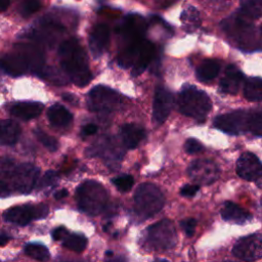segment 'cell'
<instances>
[{
    "label": "cell",
    "instance_id": "obj_1",
    "mask_svg": "<svg viewBox=\"0 0 262 262\" xmlns=\"http://www.w3.org/2000/svg\"><path fill=\"white\" fill-rule=\"evenodd\" d=\"M60 63L74 84L79 87L86 86L92 79L88 67L87 55L75 38L63 41L59 46Z\"/></svg>",
    "mask_w": 262,
    "mask_h": 262
},
{
    "label": "cell",
    "instance_id": "obj_2",
    "mask_svg": "<svg viewBox=\"0 0 262 262\" xmlns=\"http://www.w3.org/2000/svg\"><path fill=\"white\" fill-rule=\"evenodd\" d=\"M177 242L176 229L172 221L163 219L142 231L139 244L146 251L163 252L172 249Z\"/></svg>",
    "mask_w": 262,
    "mask_h": 262
},
{
    "label": "cell",
    "instance_id": "obj_3",
    "mask_svg": "<svg viewBox=\"0 0 262 262\" xmlns=\"http://www.w3.org/2000/svg\"><path fill=\"white\" fill-rule=\"evenodd\" d=\"M107 191L96 181L87 180L81 183L76 190V201L79 209L89 215H98L107 203Z\"/></svg>",
    "mask_w": 262,
    "mask_h": 262
},
{
    "label": "cell",
    "instance_id": "obj_4",
    "mask_svg": "<svg viewBox=\"0 0 262 262\" xmlns=\"http://www.w3.org/2000/svg\"><path fill=\"white\" fill-rule=\"evenodd\" d=\"M177 106L182 115L196 120H203L211 111L212 102L204 91L194 86H186L178 95Z\"/></svg>",
    "mask_w": 262,
    "mask_h": 262
},
{
    "label": "cell",
    "instance_id": "obj_5",
    "mask_svg": "<svg viewBox=\"0 0 262 262\" xmlns=\"http://www.w3.org/2000/svg\"><path fill=\"white\" fill-rule=\"evenodd\" d=\"M165 204L161 189L152 183L140 184L134 194V208L137 216L147 219L159 213Z\"/></svg>",
    "mask_w": 262,
    "mask_h": 262
},
{
    "label": "cell",
    "instance_id": "obj_6",
    "mask_svg": "<svg viewBox=\"0 0 262 262\" xmlns=\"http://www.w3.org/2000/svg\"><path fill=\"white\" fill-rule=\"evenodd\" d=\"M222 28L228 37L239 48L245 50H255L259 46V39L255 29L248 19L241 15L231 16L222 23Z\"/></svg>",
    "mask_w": 262,
    "mask_h": 262
},
{
    "label": "cell",
    "instance_id": "obj_7",
    "mask_svg": "<svg viewBox=\"0 0 262 262\" xmlns=\"http://www.w3.org/2000/svg\"><path fill=\"white\" fill-rule=\"evenodd\" d=\"M154 45L144 39L130 43L119 55L122 67H131L134 75H139L148 66L154 56Z\"/></svg>",
    "mask_w": 262,
    "mask_h": 262
},
{
    "label": "cell",
    "instance_id": "obj_8",
    "mask_svg": "<svg viewBox=\"0 0 262 262\" xmlns=\"http://www.w3.org/2000/svg\"><path fill=\"white\" fill-rule=\"evenodd\" d=\"M120 94L105 86H96L88 94V107L92 112L112 113L121 105Z\"/></svg>",
    "mask_w": 262,
    "mask_h": 262
},
{
    "label": "cell",
    "instance_id": "obj_9",
    "mask_svg": "<svg viewBox=\"0 0 262 262\" xmlns=\"http://www.w3.org/2000/svg\"><path fill=\"white\" fill-rule=\"evenodd\" d=\"M48 212L49 208L45 204H26L6 210L3 217L8 222L17 225H27L34 220L45 218L48 215Z\"/></svg>",
    "mask_w": 262,
    "mask_h": 262
},
{
    "label": "cell",
    "instance_id": "obj_10",
    "mask_svg": "<svg viewBox=\"0 0 262 262\" xmlns=\"http://www.w3.org/2000/svg\"><path fill=\"white\" fill-rule=\"evenodd\" d=\"M214 127L232 135L249 132V112L234 111L215 118Z\"/></svg>",
    "mask_w": 262,
    "mask_h": 262
},
{
    "label": "cell",
    "instance_id": "obj_11",
    "mask_svg": "<svg viewBox=\"0 0 262 262\" xmlns=\"http://www.w3.org/2000/svg\"><path fill=\"white\" fill-rule=\"evenodd\" d=\"M91 155L102 158L111 167H117L123 159L124 148L116 138L104 136L93 145Z\"/></svg>",
    "mask_w": 262,
    "mask_h": 262
},
{
    "label": "cell",
    "instance_id": "obj_12",
    "mask_svg": "<svg viewBox=\"0 0 262 262\" xmlns=\"http://www.w3.org/2000/svg\"><path fill=\"white\" fill-rule=\"evenodd\" d=\"M189 178L196 184L208 185L213 183L219 176V168L212 160H195L187 169Z\"/></svg>",
    "mask_w": 262,
    "mask_h": 262
},
{
    "label": "cell",
    "instance_id": "obj_13",
    "mask_svg": "<svg viewBox=\"0 0 262 262\" xmlns=\"http://www.w3.org/2000/svg\"><path fill=\"white\" fill-rule=\"evenodd\" d=\"M232 254L247 262L260 259L262 257V235L256 233L239 238L232 247Z\"/></svg>",
    "mask_w": 262,
    "mask_h": 262
},
{
    "label": "cell",
    "instance_id": "obj_14",
    "mask_svg": "<svg viewBox=\"0 0 262 262\" xmlns=\"http://www.w3.org/2000/svg\"><path fill=\"white\" fill-rule=\"evenodd\" d=\"M236 173L245 180L255 181L262 177V163L254 154L246 151L237 159Z\"/></svg>",
    "mask_w": 262,
    "mask_h": 262
},
{
    "label": "cell",
    "instance_id": "obj_15",
    "mask_svg": "<svg viewBox=\"0 0 262 262\" xmlns=\"http://www.w3.org/2000/svg\"><path fill=\"white\" fill-rule=\"evenodd\" d=\"M39 173V169L32 164H18L14 182V191L26 194L31 192L38 180Z\"/></svg>",
    "mask_w": 262,
    "mask_h": 262
},
{
    "label": "cell",
    "instance_id": "obj_16",
    "mask_svg": "<svg viewBox=\"0 0 262 262\" xmlns=\"http://www.w3.org/2000/svg\"><path fill=\"white\" fill-rule=\"evenodd\" d=\"M31 72H41L44 64V55L42 50L36 45L30 43H17L13 46Z\"/></svg>",
    "mask_w": 262,
    "mask_h": 262
},
{
    "label": "cell",
    "instance_id": "obj_17",
    "mask_svg": "<svg viewBox=\"0 0 262 262\" xmlns=\"http://www.w3.org/2000/svg\"><path fill=\"white\" fill-rule=\"evenodd\" d=\"M173 104L171 93L164 87H158L152 101V119L157 125H161L170 115Z\"/></svg>",
    "mask_w": 262,
    "mask_h": 262
},
{
    "label": "cell",
    "instance_id": "obj_18",
    "mask_svg": "<svg viewBox=\"0 0 262 262\" xmlns=\"http://www.w3.org/2000/svg\"><path fill=\"white\" fill-rule=\"evenodd\" d=\"M146 30V24L144 19L138 15H129L123 23L120 34L128 44L143 39V35Z\"/></svg>",
    "mask_w": 262,
    "mask_h": 262
},
{
    "label": "cell",
    "instance_id": "obj_19",
    "mask_svg": "<svg viewBox=\"0 0 262 262\" xmlns=\"http://www.w3.org/2000/svg\"><path fill=\"white\" fill-rule=\"evenodd\" d=\"M110 40V29L104 24L96 25L89 37V46L94 57H99L105 50Z\"/></svg>",
    "mask_w": 262,
    "mask_h": 262
},
{
    "label": "cell",
    "instance_id": "obj_20",
    "mask_svg": "<svg viewBox=\"0 0 262 262\" xmlns=\"http://www.w3.org/2000/svg\"><path fill=\"white\" fill-rule=\"evenodd\" d=\"M120 137L126 148H135L145 137L144 129L137 124H125L120 129Z\"/></svg>",
    "mask_w": 262,
    "mask_h": 262
},
{
    "label": "cell",
    "instance_id": "obj_21",
    "mask_svg": "<svg viewBox=\"0 0 262 262\" xmlns=\"http://www.w3.org/2000/svg\"><path fill=\"white\" fill-rule=\"evenodd\" d=\"M0 69L8 75L14 77L21 76L29 72L26 63L15 50H12L0 58Z\"/></svg>",
    "mask_w": 262,
    "mask_h": 262
},
{
    "label": "cell",
    "instance_id": "obj_22",
    "mask_svg": "<svg viewBox=\"0 0 262 262\" xmlns=\"http://www.w3.org/2000/svg\"><path fill=\"white\" fill-rule=\"evenodd\" d=\"M18 164L8 158H0V186L9 193L14 191V182Z\"/></svg>",
    "mask_w": 262,
    "mask_h": 262
},
{
    "label": "cell",
    "instance_id": "obj_23",
    "mask_svg": "<svg viewBox=\"0 0 262 262\" xmlns=\"http://www.w3.org/2000/svg\"><path fill=\"white\" fill-rule=\"evenodd\" d=\"M243 81V74L235 66H228L224 77L220 81V89L228 94H235Z\"/></svg>",
    "mask_w": 262,
    "mask_h": 262
},
{
    "label": "cell",
    "instance_id": "obj_24",
    "mask_svg": "<svg viewBox=\"0 0 262 262\" xmlns=\"http://www.w3.org/2000/svg\"><path fill=\"white\" fill-rule=\"evenodd\" d=\"M43 111V104L40 102H17L10 107V114L20 120H31L38 117Z\"/></svg>",
    "mask_w": 262,
    "mask_h": 262
},
{
    "label": "cell",
    "instance_id": "obj_25",
    "mask_svg": "<svg viewBox=\"0 0 262 262\" xmlns=\"http://www.w3.org/2000/svg\"><path fill=\"white\" fill-rule=\"evenodd\" d=\"M221 216L224 220L236 224H244L251 220L252 215L232 202H226L221 209Z\"/></svg>",
    "mask_w": 262,
    "mask_h": 262
},
{
    "label": "cell",
    "instance_id": "obj_26",
    "mask_svg": "<svg viewBox=\"0 0 262 262\" xmlns=\"http://www.w3.org/2000/svg\"><path fill=\"white\" fill-rule=\"evenodd\" d=\"M20 127L12 120H3L0 122V144L13 145L19 138Z\"/></svg>",
    "mask_w": 262,
    "mask_h": 262
},
{
    "label": "cell",
    "instance_id": "obj_27",
    "mask_svg": "<svg viewBox=\"0 0 262 262\" xmlns=\"http://www.w3.org/2000/svg\"><path fill=\"white\" fill-rule=\"evenodd\" d=\"M47 117L50 124L57 128L68 127L73 121L72 114L61 104H53L50 106Z\"/></svg>",
    "mask_w": 262,
    "mask_h": 262
},
{
    "label": "cell",
    "instance_id": "obj_28",
    "mask_svg": "<svg viewBox=\"0 0 262 262\" xmlns=\"http://www.w3.org/2000/svg\"><path fill=\"white\" fill-rule=\"evenodd\" d=\"M220 71V63L216 59H205L196 70V77L200 81L208 82L213 80Z\"/></svg>",
    "mask_w": 262,
    "mask_h": 262
},
{
    "label": "cell",
    "instance_id": "obj_29",
    "mask_svg": "<svg viewBox=\"0 0 262 262\" xmlns=\"http://www.w3.org/2000/svg\"><path fill=\"white\" fill-rule=\"evenodd\" d=\"M244 95L250 101L262 100V79L257 77L249 78L244 86Z\"/></svg>",
    "mask_w": 262,
    "mask_h": 262
},
{
    "label": "cell",
    "instance_id": "obj_30",
    "mask_svg": "<svg viewBox=\"0 0 262 262\" xmlns=\"http://www.w3.org/2000/svg\"><path fill=\"white\" fill-rule=\"evenodd\" d=\"M239 15L246 19H256L262 16V0H249L242 5Z\"/></svg>",
    "mask_w": 262,
    "mask_h": 262
},
{
    "label": "cell",
    "instance_id": "obj_31",
    "mask_svg": "<svg viewBox=\"0 0 262 262\" xmlns=\"http://www.w3.org/2000/svg\"><path fill=\"white\" fill-rule=\"evenodd\" d=\"M25 253L27 256L39 261L47 262L50 257L48 249L41 244H29L25 247Z\"/></svg>",
    "mask_w": 262,
    "mask_h": 262
},
{
    "label": "cell",
    "instance_id": "obj_32",
    "mask_svg": "<svg viewBox=\"0 0 262 262\" xmlns=\"http://www.w3.org/2000/svg\"><path fill=\"white\" fill-rule=\"evenodd\" d=\"M62 245L71 251L81 253L85 250V248L87 246V238L83 234L73 233V234L67 235L63 238Z\"/></svg>",
    "mask_w": 262,
    "mask_h": 262
},
{
    "label": "cell",
    "instance_id": "obj_33",
    "mask_svg": "<svg viewBox=\"0 0 262 262\" xmlns=\"http://www.w3.org/2000/svg\"><path fill=\"white\" fill-rule=\"evenodd\" d=\"M249 132L262 136V108L249 112Z\"/></svg>",
    "mask_w": 262,
    "mask_h": 262
},
{
    "label": "cell",
    "instance_id": "obj_34",
    "mask_svg": "<svg viewBox=\"0 0 262 262\" xmlns=\"http://www.w3.org/2000/svg\"><path fill=\"white\" fill-rule=\"evenodd\" d=\"M181 20L183 21L186 30L191 31L194 30L199 25H200V16L199 12L194 7H188L184 12L182 13Z\"/></svg>",
    "mask_w": 262,
    "mask_h": 262
},
{
    "label": "cell",
    "instance_id": "obj_35",
    "mask_svg": "<svg viewBox=\"0 0 262 262\" xmlns=\"http://www.w3.org/2000/svg\"><path fill=\"white\" fill-rule=\"evenodd\" d=\"M34 134L37 137V139L50 151H55L58 148V142L57 140L48 135L47 133H45L44 131L40 130V129H35L34 130Z\"/></svg>",
    "mask_w": 262,
    "mask_h": 262
},
{
    "label": "cell",
    "instance_id": "obj_36",
    "mask_svg": "<svg viewBox=\"0 0 262 262\" xmlns=\"http://www.w3.org/2000/svg\"><path fill=\"white\" fill-rule=\"evenodd\" d=\"M112 182L117 187V189H119L122 192H127L132 188L134 184V179L131 175L123 174L113 178Z\"/></svg>",
    "mask_w": 262,
    "mask_h": 262
},
{
    "label": "cell",
    "instance_id": "obj_37",
    "mask_svg": "<svg viewBox=\"0 0 262 262\" xmlns=\"http://www.w3.org/2000/svg\"><path fill=\"white\" fill-rule=\"evenodd\" d=\"M41 7L39 0H24L19 6V12L23 16H30L37 12Z\"/></svg>",
    "mask_w": 262,
    "mask_h": 262
},
{
    "label": "cell",
    "instance_id": "obj_38",
    "mask_svg": "<svg viewBox=\"0 0 262 262\" xmlns=\"http://www.w3.org/2000/svg\"><path fill=\"white\" fill-rule=\"evenodd\" d=\"M184 149L187 154L192 155V154H196V152L202 151L204 149V147H203L202 143L199 140H196L194 138H189L184 143Z\"/></svg>",
    "mask_w": 262,
    "mask_h": 262
},
{
    "label": "cell",
    "instance_id": "obj_39",
    "mask_svg": "<svg viewBox=\"0 0 262 262\" xmlns=\"http://www.w3.org/2000/svg\"><path fill=\"white\" fill-rule=\"evenodd\" d=\"M181 227L187 236H192L196 227V220L193 218H187L181 221Z\"/></svg>",
    "mask_w": 262,
    "mask_h": 262
},
{
    "label": "cell",
    "instance_id": "obj_40",
    "mask_svg": "<svg viewBox=\"0 0 262 262\" xmlns=\"http://www.w3.org/2000/svg\"><path fill=\"white\" fill-rule=\"evenodd\" d=\"M56 180H57V175H56L55 172H53V171L46 172L44 174V176L42 177L41 181H40V186L41 187H48V186L54 185Z\"/></svg>",
    "mask_w": 262,
    "mask_h": 262
},
{
    "label": "cell",
    "instance_id": "obj_41",
    "mask_svg": "<svg viewBox=\"0 0 262 262\" xmlns=\"http://www.w3.org/2000/svg\"><path fill=\"white\" fill-rule=\"evenodd\" d=\"M199 188H200V186L198 184H186V185L182 186V188L180 189V193L183 196L190 198V196H193L198 192Z\"/></svg>",
    "mask_w": 262,
    "mask_h": 262
},
{
    "label": "cell",
    "instance_id": "obj_42",
    "mask_svg": "<svg viewBox=\"0 0 262 262\" xmlns=\"http://www.w3.org/2000/svg\"><path fill=\"white\" fill-rule=\"evenodd\" d=\"M52 236L55 241H60L63 239L67 236V229L63 226H59L55 228L52 232Z\"/></svg>",
    "mask_w": 262,
    "mask_h": 262
},
{
    "label": "cell",
    "instance_id": "obj_43",
    "mask_svg": "<svg viewBox=\"0 0 262 262\" xmlns=\"http://www.w3.org/2000/svg\"><path fill=\"white\" fill-rule=\"evenodd\" d=\"M97 132V126L95 124H87L82 128V134L84 136L93 135Z\"/></svg>",
    "mask_w": 262,
    "mask_h": 262
},
{
    "label": "cell",
    "instance_id": "obj_44",
    "mask_svg": "<svg viewBox=\"0 0 262 262\" xmlns=\"http://www.w3.org/2000/svg\"><path fill=\"white\" fill-rule=\"evenodd\" d=\"M105 255H106L105 262H126V259L123 256H115L112 251H107Z\"/></svg>",
    "mask_w": 262,
    "mask_h": 262
},
{
    "label": "cell",
    "instance_id": "obj_45",
    "mask_svg": "<svg viewBox=\"0 0 262 262\" xmlns=\"http://www.w3.org/2000/svg\"><path fill=\"white\" fill-rule=\"evenodd\" d=\"M67 195H68V190L64 189V188H62V189H60V190H58V191L55 192L54 198H55L56 200H61V199L66 198Z\"/></svg>",
    "mask_w": 262,
    "mask_h": 262
},
{
    "label": "cell",
    "instance_id": "obj_46",
    "mask_svg": "<svg viewBox=\"0 0 262 262\" xmlns=\"http://www.w3.org/2000/svg\"><path fill=\"white\" fill-rule=\"evenodd\" d=\"M10 4V0H0V11H4Z\"/></svg>",
    "mask_w": 262,
    "mask_h": 262
},
{
    "label": "cell",
    "instance_id": "obj_47",
    "mask_svg": "<svg viewBox=\"0 0 262 262\" xmlns=\"http://www.w3.org/2000/svg\"><path fill=\"white\" fill-rule=\"evenodd\" d=\"M8 241H9V237L6 234L4 233L0 234V246H4Z\"/></svg>",
    "mask_w": 262,
    "mask_h": 262
},
{
    "label": "cell",
    "instance_id": "obj_48",
    "mask_svg": "<svg viewBox=\"0 0 262 262\" xmlns=\"http://www.w3.org/2000/svg\"><path fill=\"white\" fill-rule=\"evenodd\" d=\"M151 262H169L168 260H165V259H155L154 261Z\"/></svg>",
    "mask_w": 262,
    "mask_h": 262
},
{
    "label": "cell",
    "instance_id": "obj_49",
    "mask_svg": "<svg viewBox=\"0 0 262 262\" xmlns=\"http://www.w3.org/2000/svg\"><path fill=\"white\" fill-rule=\"evenodd\" d=\"M257 185H258V187L260 188V189H262V177H261V179L258 181V183H257Z\"/></svg>",
    "mask_w": 262,
    "mask_h": 262
},
{
    "label": "cell",
    "instance_id": "obj_50",
    "mask_svg": "<svg viewBox=\"0 0 262 262\" xmlns=\"http://www.w3.org/2000/svg\"><path fill=\"white\" fill-rule=\"evenodd\" d=\"M62 262H76V261H62Z\"/></svg>",
    "mask_w": 262,
    "mask_h": 262
},
{
    "label": "cell",
    "instance_id": "obj_51",
    "mask_svg": "<svg viewBox=\"0 0 262 262\" xmlns=\"http://www.w3.org/2000/svg\"><path fill=\"white\" fill-rule=\"evenodd\" d=\"M225 262H234V261H225Z\"/></svg>",
    "mask_w": 262,
    "mask_h": 262
},
{
    "label": "cell",
    "instance_id": "obj_52",
    "mask_svg": "<svg viewBox=\"0 0 262 262\" xmlns=\"http://www.w3.org/2000/svg\"><path fill=\"white\" fill-rule=\"evenodd\" d=\"M261 33H262V26H261Z\"/></svg>",
    "mask_w": 262,
    "mask_h": 262
}]
</instances>
